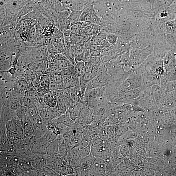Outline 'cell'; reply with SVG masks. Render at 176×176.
Listing matches in <instances>:
<instances>
[{
  "mask_svg": "<svg viewBox=\"0 0 176 176\" xmlns=\"http://www.w3.org/2000/svg\"><path fill=\"white\" fill-rule=\"evenodd\" d=\"M7 134V129L6 123L1 124V145L4 144L8 140Z\"/></svg>",
  "mask_w": 176,
  "mask_h": 176,
  "instance_id": "cb8c5ba5",
  "label": "cell"
},
{
  "mask_svg": "<svg viewBox=\"0 0 176 176\" xmlns=\"http://www.w3.org/2000/svg\"><path fill=\"white\" fill-rule=\"evenodd\" d=\"M57 136L51 131H49L42 137L50 143L53 141L57 138Z\"/></svg>",
  "mask_w": 176,
  "mask_h": 176,
  "instance_id": "1f68e13d",
  "label": "cell"
},
{
  "mask_svg": "<svg viewBox=\"0 0 176 176\" xmlns=\"http://www.w3.org/2000/svg\"><path fill=\"white\" fill-rule=\"evenodd\" d=\"M142 80L139 75H135L127 79L120 88L121 93L138 89L141 85Z\"/></svg>",
  "mask_w": 176,
  "mask_h": 176,
  "instance_id": "6da1fadb",
  "label": "cell"
},
{
  "mask_svg": "<svg viewBox=\"0 0 176 176\" xmlns=\"http://www.w3.org/2000/svg\"><path fill=\"white\" fill-rule=\"evenodd\" d=\"M57 136L58 135L61 134V132L57 127H56L52 131Z\"/></svg>",
  "mask_w": 176,
  "mask_h": 176,
  "instance_id": "c3c4849f",
  "label": "cell"
},
{
  "mask_svg": "<svg viewBox=\"0 0 176 176\" xmlns=\"http://www.w3.org/2000/svg\"><path fill=\"white\" fill-rule=\"evenodd\" d=\"M139 89L122 93L120 96L121 99L128 100L136 98L139 95L141 91V90Z\"/></svg>",
  "mask_w": 176,
  "mask_h": 176,
  "instance_id": "9c48e42d",
  "label": "cell"
},
{
  "mask_svg": "<svg viewBox=\"0 0 176 176\" xmlns=\"http://www.w3.org/2000/svg\"><path fill=\"white\" fill-rule=\"evenodd\" d=\"M107 76H96L88 83L86 89H94L106 86L107 81Z\"/></svg>",
  "mask_w": 176,
  "mask_h": 176,
  "instance_id": "277c9868",
  "label": "cell"
},
{
  "mask_svg": "<svg viewBox=\"0 0 176 176\" xmlns=\"http://www.w3.org/2000/svg\"><path fill=\"white\" fill-rule=\"evenodd\" d=\"M90 144L89 138L87 136H83L81 142L74 146H77L80 149H82Z\"/></svg>",
  "mask_w": 176,
  "mask_h": 176,
  "instance_id": "f546056e",
  "label": "cell"
},
{
  "mask_svg": "<svg viewBox=\"0 0 176 176\" xmlns=\"http://www.w3.org/2000/svg\"><path fill=\"white\" fill-rule=\"evenodd\" d=\"M83 10L82 11L71 10V13L68 19L71 23L72 25L79 22L80 18Z\"/></svg>",
  "mask_w": 176,
  "mask_h": 176,
  "instance_id": "7c38bea8",
  "label": "cell"
},
{
  "mask_svg": "<svg viewBox=\"0 0 176 176\" xmlns=\"http://www.w3.org/2000/svg\"><path fill=\"white\" fill-rule=\"evenodd\" d=\"M104 151V145L100 147L94 148L91 146V154L95 158H103Z\"/></svg>",
  "mask_w": 176,
  "mask_h": 176,
  "instance_id": "2e32d148",
  "label": "cell"
},
{
  "mask_svg": "<svg viewBox=\"0 0 176 176\" xmlns=\"http://www.w3.org/2000/svg\"><path fill=\"white\" fill-rule=\"evenodd\" d=\"M48 109L52 119H57L62 115L58 111L56 107H48Z\"/></svg>",
  "mask_w": 176,
  "mask_h": 176,
  "instance_id": "4dcf8cb0",
  "label": "cell"
},
{
  "mask_svg": "<svg viewBox=\"0 0 176 176\" xmlns=\"http://www.w3.org/2000/svg\"><path fill=\"white\" fill-rule=\"evenodd\" d=\"M120 154L124 157H126L128 155L129 151L128 147L124 145H122L119 147Z\"/></svg>",
  "mask_w": 176,
  "mask_h": 176,
  "instance_id": "60d3db41",
  "label": "cell"
},
{
  "mask_svg": "<svg viewBox=\"0 0 176 176\" xmlns=\"http://www.w3.org/2000/svg\"><path fill=\"white\" fill-rule=\"evenodd\" d=\"M2 3L1 5V27L3 25L6 18L7 17V10L4 4L2 2Z\"/></svg>",
  "mask_w": 176,
  "mask_h": 176,
  "instance_id": "836d02e7",
  "label": "cell"
},
{
  "mask_svg": "<svg viewBox=\"0 0 176 176\" xmlns=\"http://www.w3.org/2000/svg\"><path fill=\"white\" fill-rule=\"evenodd\" d=\"M28 108L24 105H22L16 111L18 118L22 119L27 114Z\"/></svg>",
  "mask_w": 176,
  "mask_h": 176,
  "instance_id": "d4e9b609",
  "label": "cell"
},
{
  "mask_svg": "<svg viewBox=\"0 0 176 176\" xmlns=\"http://www.w3.org/2000/svg\"><path fill=\"white\" fill-rule=\"evenodd\" d=\"M75 70L76 73L79 77L84 74V70L85 63L84 61H76Z\"/></svg>",
  "mask_w": 176,
  "mask_h": 176,
  "instance_id": "d6986e66",
  "label": "cell"
},
{
  "mask_svg": "<svg viewBox=\"0 0 176 176\" xmlns=\"http://www.w3.org/2000/svg\"><path fill=\"white\" fill-rule=\"evenodd\" d=\"M56 139L59 145L64 143V136L62 134L57 135Z\"/></svg>",
  "mask_w": 176,
  "mask_h": 176,
  "instance_id": "bcb514c9",
  "label": "cell"
},
{
  "mask_svg": "<svg viewBox=\"0 0 176 176\" xmlns=\"http://www.w3.org/2000/svg\"><path fill=\"white\" fill-rule=\"evenodd\" d=\"M105 131L108 136H111L114 133L115 128L112 126H109L106 128Z\"/></svg>",
  "mask_w": 176,
  "mask_h": 176,
  "instance_id": "ee69618b",
  "label": "cell"
},
{
  "mask_svg": "<svg viewBox=\"0 0 176 176\" xmlns=\"http://www.w3.org/2000/svg\"><path fill=\"white\" fill-rule=\"evenodd\" d=\"M73 168L69 165H67L62 167L61 171V175L62 176H73Z\"/></svg>",
  "mask_w": 176,
  "mask_h": 176,
  "instance_id": "484cf974",
  "label": "cell"
},
{
  "mask_svg": "<svg viewBox=\"0 0 176 176\" xmlns=\"http://www.w3.org/2000/svg\"><path fill=\"white\" fill-rule=\"evenodd\" d=\"M29 117L33 124L34 129L43 124L42 118L39 114Z\"/></svg>",
  "mask_w": 176,
  "mask_h": 176,
  "instance_id": "ac0fdd59",
  "label": "cell"
},
{
  "mask_svg": "<svg viewBox=\"0 0 176 176\" xmlns=\"http://www.w3.org/2000/svg\"><path fill=\"white\" fill-rule=\"evenodd\" d=\"M42 170L45 176H60L54 170L46 166L42 168Z\"/></svg>",
  "mask_w": 176,
  "mask_h": 176,
  "instance_id": "e575fe53",
  "label": "cell"
},
{
  "mask_svg": "<svg viewBox=\"0 0 176 176\" xmlns=\"http://www.w3.org/2000/svg\"><path fill=\"white\" fill-rule=\"evenodd\" d=\"M37 72L28 67L23 71V76L29 82H32L36 78Z\"/></svg>",
  "mask_w": 176,
  "mask_h": 176,
  "instance_id": "30bf717a",
  "label": "cell"
},
{
  "mask_svg": "<svg viewBox=\"0 0 176 176\" xmlns=\"http://www.w3.org/2000/svg\"><path fill=\"white\" fill-rule=\"evenodd\" d=\"M51 81L56 83H60L63 82V78L60 74H52L51 77Z\"/></svg>",
  "mask_w": 176,
  "mask_h": 176,
  "instance_id": "f35d334b",
  "label": "cell"
},
{
  "mask_svg": "<svg viewBox=\"0 0 176 176\" xmlns=\"http://www.w3.org/2000/svg\"><path fill=\"white\" fill-rule=\"evenodd\" d=\"M32 166L35 170L42 168L47 165L46 155L34 154L31 157Z\"/></svg>",
  "mask_w": 176,
  "mask_h": 176,
  "instance_id": "3957f363",
  "label": "cell"
},
{
  "mask_svg": "<svg viewBox=\"0 0 176 176\" xmlns=\"http://www.w3.org/2000/svg\"><path fill=\"white\" fill-rule=\"evenodd\" d=\"M57 23L58 28L63 32L70 29L72 26L68 19H58Z\"/></svg>",
  "mask_w": 176,
  "mask_h": 176,
  "instance_id": "52a82bcc",
  "label": "cell"
},
{
  "mask_svg": "<svg viewBox=\"0 0 176 176\" xmlns=\"http://www.w3.org/2000/svg\"><path fill=\"white\" fill-rule=\"evenodd\" d=\"M34 28L37 35H40L43 34L44 29L40 24V23L37 21L36 25L34 26Z\"/></svg>",
  "mask_w": 176,
  "mask_h": 176,
  "instance_id": "b9f144b4",
  "label": "cell"
},
{
  "mask_svg": "<svg viewBox=\"0 0 176 176\" xmlns=\"http://www.w3.org/2000/svg\"><path fill=\"white\" fill-rule=\"evenodd\" d=\"M63 77L71 78L73 73L71 70L69 69H65L60 72L59 73Z\"/></svg>",
  "mask_w": 176,
  "mask_h": 176,
  "instance_id": "74e56055",
  "label": "cell"
},
{
  "mask_svg": "<svg viewBox=\"0 0 176 176\" xmlns=\"http://www.w3.org/2000/svg\"><path fill=\"white\" fill-rule=\"evenodd\" d=\"M80 157L82 160L84 157L91 154V146L90 144L82 149H80Z\"/></svg>",
  "mask_w": 176,
  "mask_h": 176,
  "instance_id": "f1b7e54d",
  "label": "cell"
},
{
  "mask_svg": "<svg viewBox=\"0 0 176 176\" xmlns=\"http://www.w3.org/2000/svg\"><path fill=\"white\" fill-rule=\"evenodd\" d=\"M151 93L153 97L156 98L162 96L163 90L161 86L155 84L151 87Z\"/></svg>",
  "mask_w": 176,
  "mask_h": 176,
  "instance_id": "44dd1931",
  "label": "cell"
},
{
  "mask_svg": "<svg viewBox=\"0 0 176 176\" xmlns=\"http://www.w3.org/2000/svg\"><path fill=\"white\" fill-rule=\"evenodd\" d=\"M95 161V157L91 154L89 156L83 158L81 160V163L82 165L86 167L88 170L92 168Z\"/></svg>",
  "mask_w": 176,
  "mask_h": 176,
  "instance_id": "9a60e30c",
  "label": "cell"
},
{
  "mask_svg": "<svg viewBox=\"0 0 176 176\" xmlns=\"http://www.w3.org/2000/svg\"><path fill=\"white\" fill-rule=\"evenodd\" d=\"M50 143L43 138L39 139V153L46 155L48 152V147Z\"/></svg>",
  "mask_w": 176,
  "mask_h": 176,
  "instance_id": "4fadbf2b",
  "label": "cell"
},
{
  "mask_svg": "<svg viewBox=\"0 0 176 176\" xmlns=\"http://www.w3.org/2000/svg\"><path fill=\"white\" fill-rule=\"evenodd\" d=\"M64 89H59L52 91L54 94L58 98H61L64 95Z\"/></svg>",
  "mask_w": 176,
  "mask_h": 176,
  "instance_id": "f6af8a7d",
  "label": "cell"
},
{
  "mask_svg": "<svg viewBox=\"0 0 176 176\" xmlns=\"http://www.w3.org/2000/svg\"><path fill=\"white\" fill-rule=\"evenodd\" d=\"M56 119L57 122L62 123L69 127H72L75 125L74 122L65 114L62 115Z\"/></svg>",
  "mask_w": 176,
  "mask_h": 176,
  "instance_id": "8fae6325",
  "label": "cell"
},
{
  "mask_svg": "<svg viewBox=\"0 0 176 176\" xmlns=\"http://www.w3.org/2000/svg\"><path fill=\"white\" fill-rule=\"evenodd\" d=\"M58 98L52 91H49L43 97V100L45 104L50 107H56Z\"/></svg>",
  "mask_w": 176,
  "mask_h": 176,
  "instance_id": "8992f818",
  "label": "cell"
},
{
  "mask_svg": "<svg viewBox=\"0 0 176 176\" xmlns=\"http://www.w3.org/2000/svg\"><path fill=\"white\" fill-rule=\"evenodd\" d=\"M49 130L46 125L43 124L34 129L33 134L36 139L42 138Z\"/></svg>",
  "mask_w": 176,
  "mask_h": 176,
  "instance_id": "ba28073f",
  "label": "cell"
},
{
  "mask_svg": "<svg viewBox=\"0 0 176 176\" xmlns=\"http://www.w3.org/2000/svg\"><path fill=\"white\" fill-rule=\"evenodd\" d=\"M25 95L32 97L38 96V92L32 82H28V85L26 92Z\"/></svg>",
  "mask_w": 176,
  "mask_h": 176,
  "instance_id": "ffe728a7",
  "label": "cell"
},
{
  "mask_svg": "<svg viewBox=\"0 0 176 176\" xmlns=\"http://www.w3.org/2000/svg\"><path fill=\"white\" fill-rule=\"evenodd\" d=\"M63 78V89L64 90H69L73 87L71 80L67 78Z\"/></svg>",
  "mask_w": 176,
  "mask_h": 176,
  "instance_id": "8d00e7d4",
  "label": "cell"
},
{
  "mask_svg": "<svg viewBox=\"0 0 176 176\" xmlns=\"http://www.w3.org/2000/svg\"><path fill=\"white\" fill-rule=\"evenodd\" d=\"M128 128L124 125H117L115 128V133L117 137H121L125 134L128 131Z\"/></svg>",
  "mask_w": 176,
  "mask_h": 176,
  "instance_id": "603a6c76",
  "label": "cell"
},
{
  "mask_svg": "<svg viewBox=\"0 0 176 176\" xmlns=\"http://www.w3.org/2000/svg\"><path fill=\"white\" fill-rule=\"evenodd\" d=\"M96 75V72L94 70H92L91 72L85 73L83 75L81 76V77L88 83L94 78Z\"/></svg>",
  "mask_w": 176,
  "mask_h": 176,
  "instance_id": "4316f807",
  "label": "cell"
},
{
  "mask_svg": "<svg viewBox=\"0 0 176 176\" xmlns=\"http://www.w3.org/2000/svg\"><path fill=\"white\" fill-rule=\"evenodd\" d=\"M48 65V60H43L31 62L28 64L27 67L38 72L46 70Z\"/></svg>",
  "mask_w": 176,
  "mask_h": 176,
  "instance_id": "5b68a950",
  "label": "cell"
},
{
  "mask_svg": "<svg viewBox=\"0 0 176 176\" xmlns=\"http://www.w3.org/2000/svg\"><path fill=\"white\" fill-rule=\"evenodd\" d=\"M91 26L92 29L93 36H96L101 31L102 27L101 26L93 24V23H92Z\"/></svg>",
  "mask_w": 176,
  "mask_h": 176,
  "instance_id": "ab89813d",
  "label": "cell"
},
{
  "mask_svg": "<svg viewBox=\"0 0 176 176\" xmlns=\"http://www.w3.org/2000/svg\"><path fill=\"white\" fill-rule=\"evenodd\" d=\"M117 38L118 37L114 34H108L107 35L106 39L111 45H114L116 44Z\"/></svg>",
  "mask_w": 176,
  "mask_h": 176,
  "instance_id": "d590c367",
  "label": "cell"
},
{
  "mask_svg": "<svg viewBox=\"0 0 176 176\" xmlns=\"http://www.w3.org/2000/svg\"><path fill=\"white\" fill-rule=\"evenodd\" d=\"M59 146L57 140L55 139L53 141L50 143L48 147L47 154H57Z\"/></svg>",
  "mask_w": 176,
  "mask_h": 176,
  "instance_id": "7402d4cb",
  "label": "cell"
},
{
  "mask_svg": "<svg viewBox=\"0 0 176 176\" xmlns=\"http://www.w3.org/2000/svg\"><path fill=\"white\" fill-rule=\"evenodd\" d=\"M111 45V44L106 39L102 40L99 44L102 49L108 48H110Z\"/></svg>",
  "mask_w": 176,
  "mask_h": 176,
  "instance_id": "7bdbcfd3",
  "label": "cell"
},
{
  "mask_svg": "<svg viewBox=\"0 0 176 176\" xmlns=\"http://www.w3.org/2000/svg\"><path fill=\"white\" fill-rule=\"evenodd\" d=\"M68 151L69 149L66 147L65 144L64 143L59 146L58 154L60 156L67 157Z\"/></svg>",
  "mask_w": 176,
  "mask_h": 176,
  "instance_id": "83f0119b",
  "label": "cell"
},
{
  "mask_svg": "<svg viewBox=\"0 0 176 176\" xmlns=\"http://www.w3.org/2000/svg\"><path fill=\"white\" fill-rule=\"evenodd\" d=\"M67 155L71 156L79 163L81 164L82 159L80 157V149L78 147L74 146L71 149L69 150Z\"/></svg>",
  "mask_w": 176,
  "mask_h": 176,
  "instance_id": "5bb4252c",
  "label": "cell"
},
{
  "mask_svg": "<svg viewBox=\"0 0 176 176\" xmlns=\"http://www.w3.org/2000/svg\"><path fill=\"white\" fill-rule=\"evenodd\" d=\"M90 54L92 57H99L101 54V52L99 51L90 49L89 51Z\"/></svg>",
  "mask_w": 176,
  "mask_h": 176,
  "instance_id": "7dc6e473",
  "label": "cell"
},
{
  "mask_svg": "<svg viewBox=\"0 0 176 176\" xmlns=\"http://www.w3.org/2000/svg\"><path fill=\"white\" fill-rule=\"evenodd\" d=\"M16 111L8 107L3 106L1 109V124L17 118Z\"/></svg>",
  "mask_w": 176,
  "mask_h": 176,
  "instance_id": "7a4b0ae2",
  "label": "cell"
},
{
  "mask_svg": "<svg viewBox=\"0 0 176 176\" xmlns=\"http://www.w3.org/2000/svg\"><path fill=\"white\" fill-rule=\"evenodd\" d=\"M56 107L61 115L65 114L68 109L66 103L61 98H58Z\"/></svg>",
  "mask_w": 176,
  "mask_h": 176,
  "instance_id": "e0dca14e",
  "label": "cell"
},
{
  "mask_svg": "<svg viewBox=\"0 0 176 176\" xmlns=\"http://www.w3.org/2000/svg\"><path fill=\"white\" fill-rule=\"evenodd\" d=\"M104 143V140L98 137L92 141L90 145L93 147L97 148L102 146Z\"/></svg>",
  "mask_w": 176,
  "mask_h": 176,
  "instance_id": "d6a6232c",
  "label": "cell"
}]
</instances>
